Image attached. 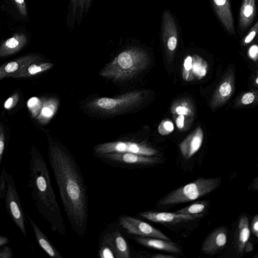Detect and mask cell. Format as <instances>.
<instances>
[{"mask_svg":"<svg viewBox=\"0 0 258 258\" xmlns=\"http://www.w3.org/2000/svg\"><path fill=\"white\" fill-rule=\"evenodd\" d=\"M9 242L10 239L8 237L0 235V246L5 245Z\"/></svg>","mask_w":258,"mask_h":258,"instance_id":"obj_43","label":"cell"},{"mask_svg":"<svg viewBox=\"0 0 258 258\" xmlns=\"http://www.w3.org/2000/svg\"><path fill=\"white\" fill-rule=\"evenodd\" d=\"M27 105L33 117H36L40 111L42 100L37 97H33L29 100Z\"/></svg>","mask_w":258,"mask_h":258,"instance_id":"obj_27","label":"cell"},{"mask_svg":"<svg viewBox=\"0 0 258 258\" xmlns=\"http://www.w3.org/2000/svg\"><path fill=\"white\" fill-rule=\"evenodd\" d=\"M141 217L149 221L159 223H178L201 218L202 214L187 215L177 212H158L146 211L139 214Z\"/></svg>","mask_w":258,"mask_h":258,"instance_id":"obj_11","label":"cell"},{"mask_svg":"<svg viewBox=\"0 0 258 258\" xmlns=\"http://www.w3.org/2000/svg\"><path fill=\"white\" fill-rule=\"evenodd\" d=\"M250 236L248 219L245 215L242 216L238 223V236L237 250L239 254H242Z\"/></svg>","mask_w":258,"mask_h":258,"instance_id":"obj_24","label":"cell"},{"mask_svg":"<svg viewBox=\"0 0 258 258\" xmlns=\"http://www.w3.org/2000/svg\"><path fill=\"white\" fill-rule=\"evenodd\" d=\"M192 58V66L190 70H192V73L194 74L197 77L202 78L205 76L207 73L205 65L206 62L204 61L202 58L198 55H194Z\"/></svg>","mask_w":258,"mask_h":258,"instance_id":"obj_26","label":"cell"},{"mask_svg":"<svg viewBox=\"0 0 258 258\" xmlns=\"http://www.w3.org/2000/svg\"><path fill=\"white\" fill-rule=\"evenodd\" d=\"M203 138L202 130L198 127L180 144V152L185 159H190L199 150L202 145Z\"/></svg>","mask_w":258,"mask_h":258,"instance_id":"obj_15","label":"cell"},{"mask_svg":"<svg viewBox=\"0 0 258 258\" xmlns=\"http://www.w3.org/2000/svg\"><path fill=\"white\" fill-rule=\"evenodd\" d=\"M4 200L8 213L23 236L26 237L25 213L22 208L13 176L9 172Z\"/></svg>","mask_w":258,"mask_h":258,"instance_id":"obj_6","label":"cell"},{"mask_svg":"<svg viewBox=\"0 0 258 258\" xmlns=\"http://www.w3.org/2000/svg\"><path fill=\"white\" fill-rule=\"evenodd\" d=\"M102 242L108 245L113 251L116 258H130L131 253L128 243L122 234L114 231L106 234Z\"/></svg>","mask_w":258,"mask_h":258,"instance_id":"obj_14","label":"cell"},{"mask_svg":"<svg viewBox=\"0 0 258 258\" xmlns=\"http://www.w3.org/2000/svg\"><path fill=\"white\" fill-rule=\"evenodd\" d=\"M93 0H70L66 15V24L70 31L80 26L89 12Z\"/></svg>","mask_w":258,"mask_h":258,"instance_id":"obj_9","label":"cell"},{"mask_svg":"<svg viewBox=\"0 0 258 258\" xmlns=\"http://www.w3.org/2000/svg\"><path fill=\"white\" fill-rule=\"evenodd\" d=\"M141 95L139 91H132L116 97H101L89 102L88 107L100 112L115 113L138 103Z\"/></svg>","mask_w":258,"mask_h":258,"instance_id":"obj_5","label":"cell"},{"mask_svg":"<svg viewBox=\"0 0 258 258\" xmlns=\"http://www.w3.org/2000/svg\"><path fill=\"white\" fill-rule=\"evenodd\" d=\"M192 58L190 55H188L184 59V68L185 72L189 71L192 66Z\"/></svg>","mask_w":258,"mask_h":258,"instance_id":"obj_40","label":"cell"},{"mask_svg":"<svg viewBox=\"0 0 258 258\" xmlns=\"http://www.w3.org/2000/svg\"><path fill=\"white\" fill-rule=\"evenodd\" d=\"M162 38L165 48L169 52H174L177 47L178 36L174 20L168 11L163 13Z\"/></svg>","mask_w":258,"mask_h":258,"instance_id":"obj_10","label":"cell"},{"mask_svg":"<svg viewBox=\"0 0 258 258\" xmlns=\"http://www.w3.org/2000/svg\"><path fill=\"white\" fill-rule=\"evenodd\" d=\"M176 124L179 129H181L184 126V116L183 115H179L176 119Z\"/></svg>","mask_w":258,"mask_h":258,"instance_id":"obj_41","label":"cell"},{"mask_svg":"<svg viewBox=\"0 0 258 258\" xmlns=\"http://www.w3.org/2000/svg\"><path fill=\"white\" fill-rule=\"evenodd\" d=\"M26 217L28 219L29 224L33 231L35 239L39 246L52 258H62V256L49 240L46 235L38 226L33 219L25 213Z\"/></svg>","mask_w":258,"mask_h":258,"instance_id":"obj_16","label":"cell"},{"mask_svg":"<svg viewBox=\"0 0 258 258\" xmlns=\"http://www.w3.org/2000/svg\"><path fill=\"white\" fill-rule=\"evenodd\" d=\"M232 90V88L229 83L228 82H224L219 88V93L222 96L226 97L228 96Z\"/></svg>","mask_w":258,"mask_h":258,"instance_id":"obj_34","label":"cell"},{"mask_svg":"<svg viewBox=\"0 0 258 258\" xmlns=\"http://www.w3.org/2000/svg\"><path fill=\"white\" fill-rule=\"evenodd\" d=\"M40 59L39 55L31 54L22 56L3 64L0 66V80L8 77L23 66Z\"/></svg>","mask_w":258,"mask_h":258,"instance_id":"obj_18","label":"cell"},{"mask_svg":"<svg viewBox=\"0 0 258 258\" xmlns=\"http://www.w3.org/2000/svg\"><path fill=\"white\" fill-rule=\"evenodd\" d=\"M175 111L179 115H186L188 113V109L184 106H178L176 107Z\"/></svg>","mask_w":258,"mask_h":258,"instance_id":"obj_42","label":"cell"},{"mask_svg":"<svg viewBox=\"0 0 258 258\" xmlns=\"http://www.w3.org/2000/svg\"><path fill=\"white\" fill-rule=\"evenodd\" d=\"M207 205L208 203L205 201L196 202L178 210L176 212L191 215L201 214L205 210Z\"/></svg>","mask_w":258,"mask_h":258,"instance_id":"obj_25","label":"cell"},{"mask_svg":"<svg viewBox=\"0 0 258 258\" xmlns=\"http://www.w3.org/2000/svg\"><path fill=\"white\" fill-rule=\"evenodd\" d=\"M227 241V230L224 227L214 229L207 237L202 250L206 254H213L223 248Z\"/></svg>","mask_w":258,"mask_h":258,"instance_id":"obj_13","label":"cell"},{"mask_svg":"<svg viewBox=\"0 0 258 258\" xmlns=\"http://www.w3.org/2000/svg\"><path fill=\"white\" fill-rule=\"evenodd\" d=\"M48 159L66 214L74 232L83 237L88 218L87 190L75 159L55 142L49 143Z\"/></svg>","mask_w":258,"mask_h":258,"instance_id":"obj_1","label":"cell"},{"mask_svg":"<svg viewBox=\"0 0 258 258\" xmlns=\"http://www.w3.org/2000/svg\"><path fill=\"white\" fill-rule=\"evenodd\" d=\"M20 14L23 17L27 15L25 0H13Z\"/></svg>","mask_w":258,"mask_h":258,"instance_id":"obj_32","label":"cell"},{"mask_svg":"<svg viewBox=\"0 0 258 258\" xmlns=\"http://www.w3.org/2000/svg\"><path fill=\"white\" fill-rule=\"evenodd\" d=\"M251 231L252 234L256 237H258V215H255L251 222Z\"/></svg>","mask_w":258,"mask_h":258,"instance_id":"obj_39","label":"cell"},{"mask_svg":"<svg viewBox=\"0 0 258 258\" xmlns=\"http://www.w3.org/2000/svg\"><path fill=\"white\" fill-rule=\"evenodd\" d=\"M248 56L253 60H256L258 54V47L256 44L252 45L248 51Z\"/></svg>","mask_w":258,"mask_h":258,"instance_id":"obj_38","label":"cell"},{"mask_svg":"<svg viewBox=\"0 0 258 258\" xmlns=\"http://www.w3.org/2000/svg\"><path fill=\"white\" fill-rule=\"evenodd\" d=\"M5 148V135L4 128L0 125V167Z\"/></svg>","mask_w":258,"mask_h":258,"instance_id":"obj_33","label":"cell"},{"mask_svg":"<svg viewBox=\"0 0 258 258\" xmlns=\"http://www.w3.org/2000/svg\"><path fill=\"white\" fill-rule=\"evenodd\" d=\"M40 111L36 117L38 122L43 125L47 124L56 112L59 101L57 98H43Z\"/></svg>","mask_w":258,"mask_h":258,"instance_id":"obj_22","label":"cell"},{"mask_svg":"<svg viewBox=\"0 0 258 258\" xmlns=\"http://www.w3.org/2000/svg\"><path fill=\"white\" fill-rule=\"evenodd\" d=\"M255 82H256V84H258V78H256V80H255Z\"/></svg>","mask_w":258,"mask_h":258,"instance_id":"obj_45","label":"cell"},{"mask_svg":"<svg viewBox=\"0 0 258 258\" xmlns=\"http://www.w3.org/2000/svg\"><path fill=\"white\" fill-rule=\"evenodd\" d=\"M99 256L101 258H114L115 257L112 248L107 244L102 242L99 251Z\"/></svg>","mask_w":258,"mask_h":258,"instance_id":"obj_30","label":"cell"},{"mask_svg":"<svg viewBox=\"0 0 258 258\" xmlns=\"http://www.w3.org/2000/svg\"><path fill=\"white\" fill-rule=\"evenodd\" d=\"M53 64L47 62L36 61L28 63L8 77L14 78H23L31 77L50 69Z\"/></svg>","mask_w":258,"mask_h":258,"instance_id":"obj_21","label":"cell"},{"mask_svg":"<svg viewBox=\"0 0 258 258\" xmlns=\"http://www.w3.org/2000/svg\"><path fill=\"white\" fill-rule=\"evenodd\" d=\"M8 174L9 172L4 168L0 175V199H4L6 195Z\"/></svg>","mask_w":258,"mask_h":258,"instance_id":"obj_29","label":"cell"},{"mask_svg":"<svg viewBox=\"0 0 258 258\" xmlns=\"http://www.w3.org/2000/svg\"><path fill=\"white\" fill-rule=\"evenodd\" d=\"M108 160L129 164H153L158 163V158L132 153H110L100 155Z\"/></svg>","mask_w":258,"mask_h":258,"instance_id":"obj_12","label":"cell"},{"mask_svg":"<svg viewBox=\"0 0 258 258\" xmlns=\"http://www.w3.org/2000/svg\"><path fill=\"white\" fill-rule=\"evenodd\" d=\"M147 63L146 53L140 48L132 47L120 52L99 74L113 81L122 82L132 79Z\"/></svg>","mask_w":258,"mask_h":258,"instance_id":"obj_3","label":"cell"},{"mask_svg":"<svg viewBox=\"0 0 258 258\" xmlns=\"http://www.w3.org/2000/svg\"><path fill=\"white\" fill-rule=\"evenodd\" d=\"M135 239L140 244L153 249L175 253L180 251L178 246L170 240L140 236L135 237Z\"/></svg>","mask_w":258,"mask_h":258,"instance_id":"obj_20","label":"cell"},{"mask_svg":"<svg viewBox=\"0 0 258 258\" xmlns=\"http://www.w3.org/2000/svg\"><path fill=\"white\" fill-rule=\"evenodd\" d=\"M28 187L39 215L52 231L66 236L67 229L54 191L46 163L35 148L30 151Z\"/></svg>","mask_w":258,"mask_h":258,"instance_id":"obj_2","label":"cell"},{"mask_svg":"<svg viewBox=\"0 0 258 258\" xmlns=\"http://www.w3.org/2000/svg\"><path fill=\"white\" fill-rule=\"evenodd\" d=\"M219 177H200L170 192L158 204L168 206L196 200L216 189L221 183Z\"/></svg>","mask_w":258,"mask_h":258,"instance_id":"obj_4","label":"cell"},{"mask_svg":"<svg viewBox=\"0 0 258 258\" xmlns=\"http://www.w3.org/2000/svg\"><path fill=\"white\" fill-rule=\"evenodd\" d=\"M213 7L219 19L226 29L234 34L233 19L229 0H212Z\"/></svg>","mask_w":258,"mask_h":258,"instance_id":"obj_17","label":"cell"},{"mask_svg":"<svg viewBox=\"0 0 258 258\" xmlns=\"http://www.w3.org/2000/svg\"><path fill=\"white\" fill-rule=\"evenodd\" d=\"M174 125L169 119H164L161 122L158 127L159 133L162 135H167L174 130Z\"/></svg>","mask_w":258,"mask_h":258,"instance_id":"obj_28","label":"cell"},{"mask_svg":"<svg viewBox=\"0 0 258 258\" xmlns=\"http://www.w3.org/2000/svg\"><path fill=\"white\" fill-rule=\"evenodd\" d=\"M27 42V36L24 33H15L1 44L0 57L9 56L17 53L24 47Z\"/></svg>","mask_w":258,"mask_h":258,"instance_id":"obj_19","label":"cell"},{"mask_svg":"<svg viewBox=\"0 0 258 258\" xmlns=\"http://www.w3.org/2000/svg\"><path fill=\"white\" fill-rule=\"evenodd\" d=\"M254 95L251 92H248L243 95L241 102L244 105L249 104L254 101Z\"/></svg>","mask_w":258,"mask_h":258,"instance_id":"obj_37","label":"cell"},{"mask_svg":"<svg viewBox=\"0 0 258 258\" xmlns=\"http://www.w3.org/2000/svg\"><path fill=\"white\" fill-rule=\"evenodd\" d=\"M258 29V22H256L242 40L244 44L250 43L255 37Z\"/></svg>","mask_w":258,"mask_h":258,"instance_id":"obj_31","label":"cell"},{"mask_svg":"<svg viewBox=\"0 0 258 258\" xmlns=\"http://www.w3.org/2000/svg\"><path fill=\"white\" fill-rule=\"evenodd\" d=\"M255 0H243L239 13V26L244 30L251 23L255 16Z\"/></svg>","mask_w":258,"mask_h":258,"instance_id":"obj_23","label":"cell"},{"mask_svg":"<svg viewBox=\"0 0 258 258\" xmlns=\"http://www.w3.org/2000/svg\"><path fill=\"white\" fill-rule=\"evenodd\" d=\"M13 256V251L10 247L5 245L0 250V258H11Z\"/></svg>","mask_w":258,"mask_h":258,"instance_id":"obj_36","label":"cell"},{"mask_svg":"<svg viewBox=\"0 0 258 258\" xmlns=\"http://www.w3.org/2000/svg\"><path fill=\"white\" fill-rule=\"evenodd\" d=\"M95 152L99 155L110 153H132L152 156L157 153L153 148L144 144L130 141H115L96 146Z\"/></svg>","mask_w":258,"mask_h":258,"instance_id":"obj_7","label":"cell"},{"mask_svg":"<svg viewBox=\"0 0 258 258\" xmlns=\"http://www.w3.org/2000/svg\"><path fill=\"white\" fill-rule=\"evenodd\" d=\"M175 256L168 255V254H156L152 256V257L154 258H170V257H175Z\"/></svg>","mask_w":258,"mask_h":258,"instance_id":"obj_44","label":"cell"},{"mask_svg":"<svg viewBox=\"0 0 258 258\" xmlns=\"http://www.w3.org/2000/svg\"><path fill=\"white\" fill-rule=\"evenodd\" d=\"M19 96L18 94H14L10 97L5 102V108L7 109H10L15 106L19 100Z\"/></svg>","mask_w":258,"mask_h":258,"instance_id":"obj_35","label":"cell"},{"mask_svg":"<svg viewBox=\"0 0 258 258\" xmlns=\"http://www.w3.org/2000/svg\"><path fill=\"white\" fill-rule=\"evenodd\" d=\"M119 221L121 227L130 234L170 240V238L160 230L139 219L124 216L119 218Z\"/></svg>","mask_w":258,"mask_h":258,"instance_id":"obj_8","label":"cell"}]
</instances>
